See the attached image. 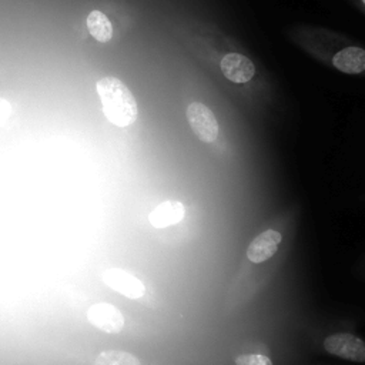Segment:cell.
Here are the masks:
<instances>
[{
	"label": "cell",
	"instance_id": "cell-1",
	"mask_svg": "<svg viewBox=\"0 0 365 365\" xmlns=\"http://www.w3.org/2000/svg\"><path fill=\"white\" fill-rule=\"evenodd\" d=\"M106 118L117 127H128L138 117L137 101L130 88L117 77L106 76L96 84Z\"/></svg>",
	"mask_w": 365,
	"mask_h": 365
},
{
	"label": "cell",
	"instance_id": "cell-2",
	"mask_svg": "<svg viewBox=\"0 0 365 365\" xmlns=\"http://www.w3.org/2000/svg\"><path fill=\"white\" fill-rule=\"evenodd\" d=\"M187 120L192 133L200 141L212 143L218 137L217 118L205 104L198 101L188 104Z\"/></svg>",
	"mask_w": 365,
	"mask_h": 365
},
{
	"label": "cell",
	"instance_id": "cell-3",
	"mask_svg": "<svg viewBox=\"0 0 365 365\" xmlns=\"http://www.w3.org/2000/svg\"><path fill=\"white\" fill-rule=\"evenodd\" d=\"M324 348L331 355L354 362H365V342L352 334H332L325 338Z\"/></svg>",
	"mask_w": 365,
	"mask_h": 365
},
{
	"label": "cell",
	"instance_id": "cell-4",
	"mask_svg": "<svg viewBox=\"0 0 365 365\" xmlns=\"http://www.w3.org/2000/svg\"><path fill=\"white\" fill-rule=\"evenodd\" d=\"M87 321L106 334H118L124 327L121 311L108 302H96L87 311Z\"/></svg>",
	"mask_w": 365,
	"mask_h": 365
},
{
	"label": "cell",
	"instance_id": "cell-5",
	"mask_svg": "<svg viewBox=\"0 0 365 365\" xmlns=\"http://www.w3.org/2000/svg\"><path fill=\"white\" fill-rule=\"evenodd\" d=\"M101 278L107 287L130 299H138L145 292L144 284L137 277L120 268H107Z\"/></svg>",
	"mask_w": 365,
	"mask_h": 365
},
{
	"label": "cell",
	"instance_id": "cell-6",
	"mask_svg": "<svg viewBox=\"0 0 365 365\" xmlns=\"http://www.w3.org/2000/svg\"><path fill=\"white\" fill-rule=\"evenodd\" d=\"M281 240V234L275 230L262 231L250 242L247 248V258L254 264L269 259L278 251Z\"/></svg>",
	"mask_w": 365,
	"mask_h": 365
},
{
	"label": "cell",
	"instance_id": "cell-7",
	"mask_svg": "<svg viewBox=\"0 0 365 365\" xmlns=\"http://www.w3.org/2000/svg\"><path fill=\"white\" fill-rule=\"evenodd\" d=\"M221 71L232 83H247L255 74L254 63L240 54V53H227L221 58Z\"/></svg>",
	"mask_w": 365,
	"mask_h": 365
},
{
	"label": "cell",
	"instance_id": "cell-8",
	"mask_svg": "<svg viewBox=\"0 0 365 365\" xmlns=\"http://www.w3.org/2000/svg\"><path fill=\"white\" fill-rule=\"evenodd\" d=\"M185 215L184 205L177 200H167L158 204L148 215V220L155 228H165L180 222Z\"/></svg>",
	"mask_w": 365,
	"mask_h": 365
},
{
	"label": "cell",
	"instance_id": "cell-9",
	"mask_svg": "<svg viewBox=\"0 0 365 365\" xmlns=\"http://www.w3.org/2000/svg\"><path fill=\"white\" fill-rule=\"evenodd\" d=\"M336 70L346 74H358L365 70V50L358 46H349L332 57Z\"/></svg>",
	"mask_w": 365,
	"mask_h": 365
},
{
	"label": "cell",
	"instance_id": "cell-10",
	"mask_svg": "<svg viewBox=\"0 0 365 365\" xmlns=\"http://www.w3.org/2000/svg\"><path fill=\"white\" fill-rule=\"evenodd\" d=\"M88 33L100 43H107L113 37V24L100 10H91L87 16Z\"/></svg>",
	"mask_w": 365,
	"mask_h": 365
},
{
	"label": "cell",
	"instance_id": "cell-11",
	"mask_svg": "<svg viewBox=\"0 0 365 365\" xmlns=\"http://www.w3.org/2000/svg\"><path fill=\"white\" fill-rule=\"evenodd\" d=\"M94 365H141L137 356L125 351L108 349L100 352L96 359Z\"/></svg>",
	"mask_w": 365,
	"mask_h": 365
},
{
	"label": "cell",
	"instance_id": "cell-12",
	"mask_svg": "<svg viewBox=\"0 0 365 365\" xmlns=\"http://www.w3.org/2000/svg\"><path fill=\"white\" fill-rule=\"evenodd\" d=\"M235 365H272V362L265 355L242 354L235 358Z\"/></svg>",
	"mask_w": 365,
	"mask_h": 365
},
{
	"label": "cell",
	"instance_id": "cell-13",
	"mask_svg": "<svg viewBox=\"0 0 365 365\" xmlns=\"http://www.w3.org/2000/svg\"><path fill=\"white\" fill-rule=\"evenodd\" d=\"M11 106L6 98H0V127L6 123V120L10 117Z\"/></svg>",
	"mask_w": 365,
	"mask_h": 365
},
{
	"label": "cell",
	"instance_id": "cell-14",
	"mask_svg": "<svg viewBox=\"0 0 365 365\" xmlns=\"http://www.w3.org/2000/svg\"><path fill=\"white\" fill-rule=\"evenodd\" d=\"M362 3H364V4H365V0H362Z\"/></svg>",
	"mask_w": 365,
	"mask_h": 365
}]
</instances>
